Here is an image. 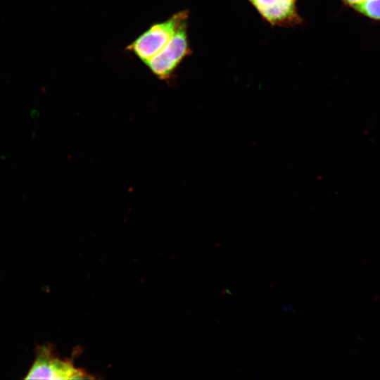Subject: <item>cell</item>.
<instances>
[{
  "label": "cell",
  "mask_w": 380,
  "mask_h": 380,
  "mask_svg": "<svg viewBox=\"0 0 380 380\" xmlns=\"http://www.w3.org/2000/svg\"><path fill=\"white\" fill-rule=\"evenodd\" d=\"M86 374L68 361L56 357L49 347L38 348L34 363L25 379L68 380L87 378Z\"/></svg>",
  "instance_id": "3957f363"
},
{
  "label": "cell",
  "mask_w": 380,
  "mask_h": 380,
  "mask_svg": "<svg viewBox=\"0 0 380 380\" xmlns=\"http://www.w3.org/2000/svg\"><path fill=\"white\" fill-rule=\"evenodd\" d=\"M188 21L176 31L167 44L145 63L158 79L169 81L181 63L192 53L187 33Z\"/></svg>",
  "instance_id": "7a4b0ae2"
},
{
  "label": "cell",
  "mask_w": 380,
  "mask_h": 380,
  "mask_svg": "<svg viewBox=\"0 0 380 380\" xmlns=\"http://www.w3.org/2000/svg\"><path fill=\"white\" fill-rule=\"evenodd\" d=\"M272 26L293 27L303 22L297 7L298 0H246Z\"/></svg>",
  "instance_id": "277c9868"
},
{
  "label": "cell",
  "mask_w": 380,
  "mask_h": 380,
  "mask_svg": "<svg viewBox=\"0 0 380 380\" xmlns=\"http://www.w3.org/2000/svg\"><path fill=\"white\" fill-rule=\"evenodd\" d=\"M189 16V11L183 10L164 21L152 25L126 49L145 63L167 44L177 29L188 21Z\"/></svg>",
  "instance_id": "6da1fadb"
},
{
  "label": "cell",
  "mask_w": 380,
  "mask_h": 380,
  "mask_svg": "<svg viewBox=\"0 0 380 380\" xmlns=\"http://www.w3.org/2000/svg\"><path fill=\"white\" fill-rule=\"evenodd\" d=\"M352 8L369 19L380 21V0H365Z\"/></svg>",
  "instance_id": "5b68a950"
},
{
  "label": "cell",
  "mask_w": 380,
  "mask_h": 380,
  "mask_svg": "<svg viewBox=\"0 0 380 380\" xmlns=\"http://www.w3.org/2000/svg\"><path fill=\"white\" fill-rule=\"evenodd\" d=\"M341 1L345 5L352 8L353 6L365 1V0H341Z\"/></svg>",
  "instance_id": "8992f818"
}]
</instances>
